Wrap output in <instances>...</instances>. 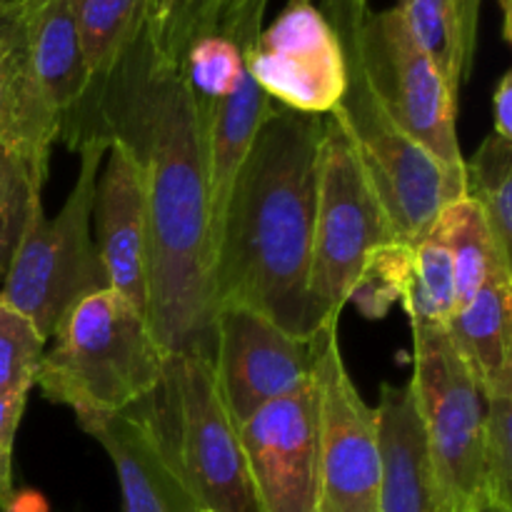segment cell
Returning <instances> with one entry per match:
<instances>
[{"label": "cell", "mask_w": 512, "mask_h": 512, "mask_svg": "<svg viewBox=\"0 0 512 512\" xmlns=\"http://www.w3.org/2000/svg\"><path fill=\"white\" fill-rule=\"evenodd\" d=\"M60 140V118L30 70L18 10L0 8V148L23 158L48 178L50 150Z\"/></svg>", "instance_id": "2e32d148"}, {"label": "cell", "mask_w": 512, "mask_h": 512, "mask_svg": "<svg viewBox=\"0 0 512 512\" xmlns=\"http://www.w3.org/2000/svg\"><path fill=\"white\" fill-rule=\"evenodd\" d=\"M90 83L113 70L145 28V0H68Z\"/></svg>", "instance_id": "44dd1931"}, {"label": "cell", "mask_w": 512, "mask_h": 512, "mask_svg": "<svg viewBox=\"0 0 512 512\" xmlns=\"http://www.w3.org/2000/svg\"><path fill=\"white\" fill-rule=\"evenodd\" d=\"M93 240L108 288L148 315V213L140 168L110 140L93 198Z\"/></svg>", "instance_id": "5bb4252c"}, {"label": "cell", "mask_w": 512, "mask_h": 512, "mask_svg": "<svg viewBox=\"0 0 512 512\" xmlns=\"http://www.w3.org/2000/svg\"><path fill=\"white\" fill-rule=\"evenodd\" d=\"M395 245H400L398 235L353 143L338 118L325 115L318 145V193L308 280L318 328L340 323V313L363 288L380 255Z\"/></svg>", "instance_id": "8992f818"}, {"label": "cell", "mask_w": 512, "mask_h": 512, "mask_svg": "<svg viewBox=\"0 0 512 512\" xmlns=\"http://www.w3.org/2000/svg\"><path fill=\"white\" fill-rule=\"evenodd\" d=\"M323 3V13L355 53L380 108L465 190V158L455 128L458 98L450 93L433 60L415 43L398 10L370 13L368 0Z\"/></svg>", "instance_id": "5b68a950"}, {"label": "cell", "mask_w": 512, "mask_h": 512, "mask_svg": "<svg viewBox=\"0 0 512 512\" xmlns=\"http://www.w3.org/2000/svg\"><path fill=\"white\" fill-rule=\"evenodd\" d=\"M125 145L143 178L148 213V320L165 353L210 355L213 218L198 108L178 68L145 33L98 83H90L60 140Z\"/></svg>", "instance_id": "6da1fadb"}, {"label": "cell", "mask_w": 512, "mask_h": 512, "mask_svg": "<svg viewBox=\"0 0 512 512\" xmlns=\"http://www.w3.org/2000/svg\"><path fill=\"white\" fill-rule=\"evenodd\" d=\"M198 510L255 512L238 425L230 418L208 353H165L158 385L130 408Z\"/></svg>", "instance_id": "277c9868"}, {"label": "cell", "mask_w": 512, "mask_h": 512, "mask_svg": "<svg viewBox=\"0 0 512 512\" xmlns=\"http://www.w3.org/2000/svg\"><path fill=\"white\" fill-rule=\"evenodd\" d=\"M248 68L280 108L330 115L348 85L340 35L313 0H288L248 50Z\"/></svg>", "instance_id": "8fae6325"}, {"label": "cell", "mask_w": 512, "mask_h": 512, "mask_svg": "<svg viewBox=\"0 0 512 512\" xmlns=\"http://www.w3.org/2000/svg\"><path fill=\"white\" fill-rule=\"evenodd\" d=\"M343 50L348 85L330 115L338 118L353 143L355 155L393 223L398 243L413 248L433 230L440 210L463 198L465 190L450 180L428 150L388 118L365 83L355 53L345 43Z\"/></svg>", "instance_id": "ba28073f"}, {"label": "cell", "mask_w": 512, "mask_h": 512, "mask_svg": "<svg viewBox=\"0 0 512 512\" xmlns=\"http://www.w3.org/2000/svg\"><path fill=\"white\" fill-rule=\"evenodd\" d=\"M45 180L23 158L0 148V278L18 250L30 208L43 198Z\"/></svg>", "instance_id": "484cf974"}, {"label": "cell", "mask_w": 512, "mask_h": 512, "mask_svg": "<svg viewBox=\"0 0 512 512\" xmlns=\"http://www.w3.org/2000/svg\"><path fill=\"white\" fill-rule=\"evenodd\" d=\"M0 512H23V510H20V505H18V495H13V500H10L8 505H3ZM38 512H45V510H38Z\"/></svg>", "instance_id": "836d02e7"}, {"label": "cell", "mask_w": 512, "mask_h": 512, "mask_svg": "<svg viewBox=\"0 0 512 512\" xmlns=\"http://www.w3.org/2000/svg\"><path fill=\"white\" fill-rule=\"evenodd\" d=\"M255 512H320L318 405L313 383L238 425Z\"/></svg>", "instance_id": "4fadbf2b"}, {"label": "cell", "mask_w": 512, "mask_h": 512, "mask_svg": "<svg viewBox=\"0 0 512 512\" xmlns=\"http://www.w3.org/2000/svg\"><path fill=\"white\" fill-rule=\"evenodd\" d=\"M395 10L458 98L473 65L458 0H398Z\"/></svg>", "instance_id": "7402d4cb"}, {"label": "cell", "mask_w": 512, "mask_h": 512, "mask_svg": "<svg viewBox=\"0 0 512 512\" xmlns=\"http://www.w3.org/2000/svg\"><path fill=\"white\" fill-rule=\"evenodd\" d=\"M75 153L80 155L78 178L63 208L53 218L45 215L43 200L30 208L0 290V300L25 315L45 340H50L65 310L108 288L93 240L95 183L108 140L90 135Z\"/></svg>", "instance_id": "52a82bcc"}, {"label": "cell", "mask_w": 512, "mask_h": 512, "mask_svg": "<svg viewBox=\"0 0 512 512\" xmlns=\"http://www.w3.org/2000/svg\"><path fill=\"white\" fill-rule=\"evenodd\" d=\"M480 3H483V0H458L460 18H463V28H465V40H468V48L473 55H475V43H478Z\"/></svg>", "instance_id": "4dcf8cb0"}, {"label": "cell", "mask_w": 512, "mask_h": 512, "mask_svg": "<svg viewBox=\"0 0 512 512\" xmlns=\"http://www.w3.org/2000/svg\"><path fill=\"white\" fill-rule=\"evenodd\" d=\"M323 118L275 105L255 135L213 235V313L248 308L305 340L320 330L308 280Z\"/></svg>", "instance_id": "7a4b0ae2"}, {"label": "cell", "mask_w": 512, "mask_h": 512, "mask_svg": "<svg viewBox=\"0 0 512 512\" xmlns=\"http://www.w3.org/2000/svg\"><path fill=\"white\" fill-rule=\"evenodd\" d=\"M445 330L485 400L512 395V275L458 305Z\"/></svg>", "instance_id": "d6986e66"}, {"label": "cell", "mask_w": 512, "mask_h": 512, "mask_svg": "<svg viewBox=\"0 0 512 512\" xmlns=\"http://www.w3.org/2000/svg\"><path fill=\"white\" fill-rule=\"evenodd\" d=\"M50 340L35 385L78 423L125 413L163 373L165 350L148 315L110 288L65 310Z\"/></svg>", "instance_id": "3957f363"}, {"label": "cell", "mask_w": 512, "mask_h": 512, "mask_svg": "<svg viewBox=\"0 0 512 512\" xmlns=\"http://www.w3.org/2000/svg\"><path fill=\"white\" fill-rule=\"evenodd\" d=\"M413 328V403L445 488L470 508L485 495V398L455 353L445 325Z\"/></svg>", "instance_id": "9c48e42d"}, {"label": "cell", "mask_w": 512, "mask_h": 512, "mask_svg": "<svg viewBox=\"0 0 512 512\" xmlns=\"http://www.w3.org/2000/svg\"><path fill=\"white\" fill-rule=\"evenodd\" d=\"M198 512H210V510H198Z\"/></svg>", "instance_id": "d590c367"}, {"label": "cell", "mask_w": 512, "mask_h": 512, "mask_svg": "<svg viewBox=\"0 0 512 512\" xmlns=\"http://www.w3.org/2000/svg\"><path fill=\"white\" fill-rule=\"evenodd\" d=\"M398 303H403L410 325H448L450 315L458 308L453 258L433 233L408 250L398 285Z\"/></svg>", "instance_id": "603a6c76"}, {"label": "cell", "mask_w": 512, "mask_h": 512, "mask_svg": "<svg viewBox=\"0 0 512 512\" xmlns=\"http://www.w3.org/2000/svg\"><path fill=\"white\" fill-rule=\"evenodd\" d=\"M220 0H145V38L163 63L180 70L200 35L215 30Z\"/></svg>", "instance_id": "d4e9b609"}, {"label": "cell", "mask_w": 512, "mask_h": 512, "mask_svg": "<svg viewBox=\"0 0 512 512\" xmlns=\"http://www.w3.org/2000/svg\"><path fill=\"white\" fill-rule=\"evenodd\" d=\"M493 133L512 143V73L503 75L493 90Z\"/></svg>", "instance_id": "f546056e"}, {"label": "cell", "mask_w": 512, "mask_h": 512, "mask_svg": "<svg viewBox=\"0 0 512 512\" xmlns=\"http://www.w3.org/2000/svg\"><path fill=\"white\" fill-rule=\"evenodd\" d=\"M500 15H503V38L508 40L512 38V0H498Z\"/></svg>", "instance_id": "d6a6232c"}, {"label": "cell", "mask_w": 512, "mask_h": 512, "mask_svg": "<svg viewBox=\"0 0 512 512\" xmlns=\"http://www.w3.org/2000/svg\"><path fill=\"white\" fill-rule=\"evenodd\" d=\"M108 453L118 475L123 512H198L185 485L173 473L148 428L125 410L78 423Z\"/></svg>", "instance_id": "e0dca14e"}, {"label": "cell", "mask_w": 512, "mask_h": 512, "mask_svg": "<svg viewBox=\"0 0 512 512\" xmlns=\"http://www.w3.org/2000/svg\"><path fill=\"white\" fill-rule=\"evenodd\" d=\"M375 410L383 463L378 512H468L430 460L410 385L385 383Z\"/></svg>", "instance_id": "9a60e30c"}, {"label": "cell", "mask_w": 512, "mask_h": 512, "mask_svg": "<svg viewBox=\"0 0 512 512\" xmlns=\"http://www.w3.org/2000/svg\"><path fill=\"white\" fill-rule=\"evenodd\" d=\"M430 233L448 248L455 270L458 305L468 303L498 275H512V255L490 233L483 210L470 198H458L440 210Z\"/></svg>", "instance_id": "ffe728a7"}, {"label": "cell", "mask_w": 512, "mask_h": 512, "mask_svg": "<svg viewBox=\"0 0 512 512\" xmlns=\"http://www.w3.org/2000/svg\"><path fill=\"white\" fill-rule=\"evenodd\" d=\"M13 5L33 78L63 130L65 120L90 88L83 45L68 0H13Z\"/></svg>", "instance_id": "ac0fdd59"}, {"label": "cell", "mask_w": 512, "mask_h": 512, "mask_svg": "<svg viewBox=\"0 0 512 512\" xmlns=\"http://www.w3.org/2000/svg\"><path fill=\"white\" fill-rule=\"evenodd\" d=\"M45 345L35 325L0 300V398L30 395Z\"/></svg>", "instance_id": "4316f807"}, {"label": "cell", "mask_w": 512, "mask_h": 512, "mask_svg": "<svg viewBox=\"0 0 512 512\" xmlns=\"http://www.w3.org/2000/svg\"><path fill=\"white\" fill-rule=\"evenodd\" d=\"M5 3H10V0H0V8H3V5H5Z\"/></svg>", "instance_id": "e575fe53"}, {"label": "cell", "mask_w": 512, "mask_h": 512, "mask_svg": "<svg viewBox=\"0 0 512 512\" xmlns=\"http://www.w3.org/2000/svg\"><path fill=\"white\" fill-rule=\"evenodd\" d=\"M210 363L220 398L240 425L313 383L315 343L248 308H218L210 325Z\"/></svg>", "instance_id": "7c38bea8"}, {"label": "cell", "mask_w": 512, "mask_h": 512, "mask_svg": "<svg viewBox=\"0 0 512 512\" xmlns=\"http://www.w3.org/2000/svg\"><path fill=\"white\" fill-rule=\"evenodd\" d=\"M465 198L483 210L490 233L512 255V143L490 133L465 158Z\"/></svg>", "instance_id": "cb8c5ba5"}, {"label": "cell", "mask_w": 512, "mask_h": 512, "mask_svg": "<svg viewBox=\"0 0 512 512\" xmlns=\"http://www.w3.org/2000/svg\"><path fill=\"white\" fill-rule=\"evenodd\" d=\"M468 512H512V505L500 503V500L490 498V495H480V498L473 500Z\"/></svg>", "instance_id": "1f68e13d"}, {"label": "cell", "mask_w": 512, "mask_h": 512, "mask_svg": "<svg viewBox=\"0 0 512 512\" xmlns=\"http://www.w3.org/2000/svg\"><path fill=\"white\" fill-rule=\"evenodd\" d=\"M28 395L0 398V508L13 500V450Z\"/></svg>", "instance_id": "f1b7e54d"}, {"label": "cell", "mask_w": 512, "mask_h": 512, "mask_svg": "<svg viewBox=\"0 0 512 512\" xmlns=\"http://www.w3.org/2000/svg\"><path fill=\"white\" fill-rule=\"evenodd\" d=\"M485 495L512 505V395L485 400Z\"/></svg>", "instance_id": "83f0119b"}, {"label": "cell", "mask_w": 512, "mask_h": 512, "mask_svg": "<svg viewBox=\"0 0 512 512\" xmlns=\"http://www.w3.org/2000/svg\"><path fill=\"white\" fill-rule=\"evenodd\" d=\"M318 405L320 512H378L380 425L345 368L338 323L313 335Z\"/></svg>", "instance_id": "30bf717a"}]
</instances>
